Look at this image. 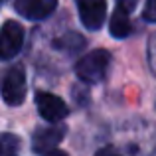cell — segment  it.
<instances>
[{
	"instance_id": "obj_7",
	"label": "cell",
	"mask_w": 156,
	"mask_h": 156,
	"mask_svg": "<svg viewBox=\"0 0 156 156\" xmlns=\"http://www.w3.org/2000/svg\"><path fill=\"white\" fill-rule=\"evenodd\" d=\"M14 8L26 20H44L57 8V0H16Z\"/></svg>"
},
{
	"instance_id": "obj_9",
	"label": "cell",
	"mask_w": 156,
	"mask_h": 156,
	"mask_svg": "<svg viewBox=\"0 0 156 156\" xmlns=\"http://www.w3.org/2000/svg\"><path fill=\"white\" fill-rule=\"evenodd\" d=\"M0 142H2V152L6 154V156H10V154H14L16 150H20V138L14 136V134L4 133Z\"/></svg>"
},
{
	"instance_id": "obj_10",
	"label": "cell",
	"mask_w": 156,
	"mask_h": 156,
	"mask_svg": "<svg viewBox=\"0 0 156 156\" xmlns=\"http://www.w3.org/2000/svg\"><path fill=\"white\" fill-rule=\"evenodd\" d=\"M142 16H144L146 22H154L156 24V0H146Z\"/></svg>"
},
{
	"instance_id": "obj_2",
	"label": "cell",
	"mask_w": 156,
	"mask_h": 156,
	"mask_svg": "<svg viewBox=\"0 0 156 156\" xmlns=\"http://www.w3.org/2000/svg\"><path fill=\"white\" fill-rule=\"evenodd\" d=\"M28 95V83H26V69L20 63L12 65L6 71L2 81V99L6 105L16 107L22 105Z\"/></svg>"
},
{
	"instance_id": "obj_1",
	"label": "cell",
	"mask_w": 156,
	"mask_h": 156,
	"mask_svg": "<svg viewBox=\"0 0 156 156\" xmlns=\"http://www.w3.org/2000/svg\"><path fill=\"white\" fill-rule=\"evenodd\" d=\"M111 65V53L107 50H95L83 55L75 63V75L85 83H99L105 79Z\"/></svg>"
},
{
	"instance_id": "obj_6",
	"label": "cell",
	"mask_w": 156,
	"mask_h": 156,
	"mask_svg": "<svg viewBox=\"0 0 156 156\" xmlns=\"http://www.w3.org/2000/svg\"><path fill=\"white\" fill-rule=\"evenodd\" d=\"M79 18L87 30L95 32L103 26L107 16V0H75Z\"/></svg>"
},
{
	"instance_id": "obj_8",
	"label": "cell",
	"mask_w": 156,
	"mask_h": 156,
	"mask_svg": "<svg viewBox=\"0 0 156 156\" xmlns=\"http://www.w3.org/2000/svg\"><path fill=\"white\" fill-rule=\"evenodd\" d=\"M129 14H130V12L126 10V8H122L121 4H117V8H115L113 14H111V22H109V32H111L113 38L125 40L126 36H130L133 26H130Z\"/></svg>"
},
{
	"instance_id": "obj_4",
	"label": "cell",
	"mask_w": 156,
	"mask_h": 156,
	"mask_svg": "<svg viewBox=\"0 0 156 156\" xmlns=\"http://www.w3.org/2000/svg\"><path fill=\"white\" fill-rule=\"evenodd\" d=\"M38 113L44 121L48 122H61L67 117V105L63 103V99H59L53 93H46V91H38L34 97Z\"/></svg>"
},
{
	"instance_id": "obj_3",
	"label": "cell",
	"mask_w": 156,
	"mask_h": 156,
	"mask_svg": "<svg viewBox=\"0 0 156 156\" xmlns=\"http://www.w3.org/2000/svg\"><path fill=\"white\" fill-rule=\"evenodd\" d=\"M67 134V126L65 125H48V126H40L32 136V150L36 154H46L51 152Z\"/></svg>"
},
{
	"instance_id": "obj_11",
	"label": "cell",
	"mask_w": 156,
	"mask_h": 156,
	"mask_svg": "<svg viewBox=\"0 0 156 156\" xmlns=\"http://www.w3.org/2000/svg\"><path fill=\"white\" fill-rule=\"evenodd\" d=\"M117 4H121V6H122V8H126L129 12H133L134 8H136L138 0H117Z\"/></svg>"
},
{
	"instance_id": "obj_5",
	"label": "cell",
	"mask_w": 156,
	"mask_h": 156,
	"mask_svg": "<svg viewBox=\"0 0 156 156\" xmlns=\"http://www.w3.org/2000/svg\"><path fill=\"white\" fill-rule=\"evenodd\" d=\"M24 44V28L16 20H6L2 26V38H0V55L4 61L12 59Z\"/></svg>"
}]
</instances>
